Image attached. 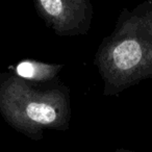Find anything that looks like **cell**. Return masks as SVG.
<instances>
[{"label": "cell", "mask_w": 152, "mask_h": 152, "mask_svg": "<svg viewBox=\"0 0 152 152\" xmlns=\"http://www.w3.org/2000/svg\"><path fill=\"white\" fill-rule=\"evenodd\" d=\"M42 17L58 32H75L90 24L89 0H34Z\"/></svg>", "instance_id": "6da1fadb"}, {"label": "cell", "mask_w": 152, "mask_h": 152, "mask_svg": "<svg viewBox=\"0 0 152 152\" xmlns=\"http://www.w3.org/2000/svg\"><path fill=\"white\" fill-rule=\"evenodd\" d=\"M21 102V116L30 122L39 125H51L58 119V110L50 100L34 97Z\"/></svg>", "instance_id": "7a4b0ae2"}, {"label": "cell", "mask_w": 152, "mask_h": 152, "mask_svg": "<svg viewBox=\"0 0 152 152\" xmlns=\"http://www.w3.org/2000/svg\"><path fill=\"white\" fill-rule=\"evenodd\" d=\"M16 72L26 79H45L50 77L54 73V70L51 66L24 61L16 67Z\"/></svg>", "instance_id": "3957f363"}, {"label": "cell", "mask_w": 152, "mask_h": 152, "mask_svg": "<svg viewBox=\"0 0 152 152\" xmlns=\"http://www.w3.org/2000/svg\"><path fill=\"white\" fill-rule=\"evenodd\" d=\"M145 25L147 27V32L152 41V0H148L143 5L139 7Z\"/></svg>", "instance_id": "277c9868"}]
</instances>
